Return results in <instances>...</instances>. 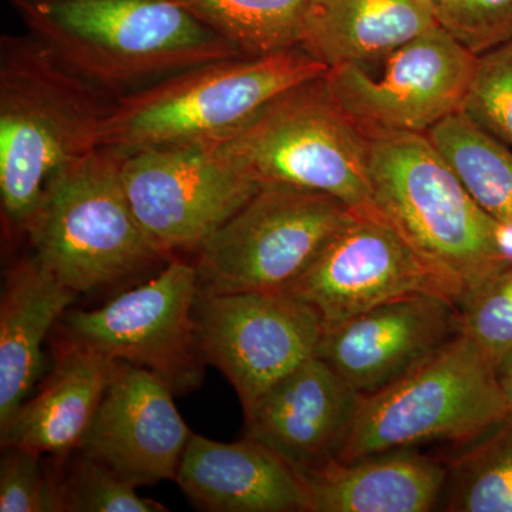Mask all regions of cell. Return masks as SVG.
<instances>
[{"mask_svg":"<svg viewBox=\"0 0 512 512\" xmlns=\"http://www.w3.org/2000/svg\"><path fill=\"white\" fill-rule=\"evenodd\" d=\"M113 103L29 32L0 37V208L8 237L26 235L57 173L100 147Z\"/></svg>","mask_w":512,"mask_h":512,"instance_id":"1","label":"cell"},{"mask_svg":"<svg viewBox=\"0 0 512 512\" xmlns=\"http://www.w3.org/2000/svg\"><path fill=\"white\" fill-rule=\"evenodd\" d=\"M70 70L113 99L191 67L244 57L168 0H6Z\"/></svg>","mask_w":512,"mask_h":512,"instance_id":"2","label":"cell"},{"mask_svg":"<svg viewBox=\"0 0 512 512\" xmlns=\"http://www.w3.org/2000/svg\"><path fill=\"white\" fill-rule=\"evenodd\" d=\"M367 133L373 204L457 286L461 301L512 262L507 229L471 197L427 134Z\"/></svg>","mask_w":512,"mask_h":512,"instance_id":"3","label":"cell"},{"mask_svg":"<svg viewBox=\"0 0 512 512\" xmlns=\"http://www.w3.org/2000/svg\"><path fill=\"white\" fill-rule=\"evenodd\" d=\"M328 70L299 46L191 67L114 99L100 147L127 154L218 143L285 90Z\"/></svg>","mask_w":512,"mask_h":512,"instance_id":"4","label":"cell"},{"mask_svg":"<svg viewBox=\"0 0 512 512\" xmlns=\"http://www.w3.org/2000/svg\"><path fill=\"white\" fill-rule=\"evenodd\" d=\"M121 154L99 147L47 184L26 237L63 285L87 293L170 261L148 237L124 190Z\"/></svg>","mask_w":512,"mask_h":512,"instance_id":"5","label":"cell"},{"mask_svg":"<svg viewBox=\"0 0 512 512\" xmlns=\"http://www.w3.org/2000/svg\"><path fill=\"white\" fill-rule=\"evenodd\" d=\"M510 413L493 360L460 332L412 372L359 396L338 460L431 441L464 446Z\"/></svg>","mask_w":512,"mask_h":512,"instance_id":"6","label":"cell"},{"mask_svg":"<svg viewBox=\"0 0 512 512\" xmlns=\"http://www.w3.org/2000/svg\"><path fill=\"white\" fill-rule=\"evenodd\" d=\"M218 146L261 185L322 192L353 208L373 202L369 133L325 76L285 90Z\"/></svg>","mask_w":512,"mask_h":512,"instance_id":"7","label":"cell"},{"mask_svg":"<svg viewBox=\"0 0 512 512\" xmlns=\"http://www.w3.org/2000/svg\"><path fill=\"white\" fill-rule=\"evenodd\" d=\"M322 192L262 185L195 254L198 293L286 291L348 220Z\"/></svg>","mask_w":512,"mask_h":512,"instance_id":"8","label":"cell"},{"mask_svg":"<svg viewBox=\"0 0 512 512\" xmlns=\"http://www.w3.org/2000/svg\"><path fill=\"white\" fill-rule=\"evenodd\" d=\"M477 56L440 25L372 59L325 74L330 93L366 131L427 134L466 104Z\"/></svg>","mask_w":512,"mask_h":512,"instance_id":"9","label":"cell"},{"mask_svg":"<svg viewBox=\"0 0 512 512\" xmlns=\"http://www.w3.org/2000/svg\"><path fill=\"white\" fill-rule=\"evenodd\" d=\"M120 154L131 208L148 237L170 258L197 252L262 187L218 143Z\"/></svg>","mask_w":512,"mask_h":512,"instance_id":"10","label":"cell"},{"mask_svg":"<svg viewBox=\"0 0 512 512\" xmlns=\"http://www.w3.org/2000/svg\"><path fill=\"white\" fill-rule=\"evenodd\" d=\"M197 298V268L173 258L156 278L101 308L67 313L64 336L157 373L175 394L190 393L200 386L205 365L195 326Z\"/></svg>","mask_w":512,"mask_h":512,"instance_id":"11","label":"cell"},{"mask_svg":"<svg viewBox=\"0 0 512 512\" xmlns=\"http://www.w3.org/2000/svg\"><path fill=\"white\" fill-rule=\"evenodd\" d=\"M285 292L335 325L382 303L433 293L461 301L453 282L416 251L375 204L352 208L312 265Z\"/></svg>","mask_w":512,"mask_h":512,"instance_id":"12","label":"cell"},{"mask_svg":"<svg viewBox=\"0 0 512 512\" xmlns=\"http://www.w3.org/2000/svg\"><path fill=\"white\" fill-rule=\"evenodd\" d=\"M198 345L247 410L258 397L316 357L323 320L292 293L201 295L195 302Z\"/></svg>","mask_w":512,"mask_h":512,"instance_id":"13","label":"cell"},{"mask_svg":"<svg viewBox=\"0 0 512 512\" xmlns=\"http://www.w3.org/2000/svg\"><path fill=\"white\" fill-rule=\"evenodd\" d=\"M458 333L456 302L414 293L323 326L316 356L365 396L412 372Z\"/></svg>","mask_w":512,"mask_h":512,"instance_id":"14","label":"cell"},{"mask_svg":"<svg viewBox=\"0 0 512 512\" xmlns=\"http://www.w3.org/2000/svg\"><path fill=\"white\" fill-rule=\"evenodd\" d=\"M174 394L157 373L120 362L77 450L134 487L175 481L192 431Z\"/></svg>","mask_w":512,"mask_h":512,"instance_id":"15","label":"cell"},{"mask_svg":"<svg viewBox=\"0 0 512 512\" xmlns=\"http://www.w3.org/2000/svg\"><path fill=\"white\" fill-rule=\"evenodd\" d=\"M359 396L325 360L313 357L244 410L245 437L305 473L339 457Z\"/></svg>","mask_w":512,"mask_h":512,"instance_id":"16","label":"cell"},{"mask_svg":"<svg viewBox=\"0 0 512 512\" xmlns=\"http://www.w3.org/2000/svg\"><path fill=\"white\" fill-rule=\"evenodd\" d=\"M175 481L204 511L311 512L302 473L249 437L220 443L192 433Z\"/></svg>","mask_w":512,"mask_h":512,"instance_id":"17","label":"cell"},{"mask_svg":"<svg viewBox=\"0 0 512 512\" xmlns=\"http://www.w3.org/2000/svg\"><path fill=\"white\" fill-rule=\"evenodd\" d=\"M120 362L64 338L40 392L0 429L3 448L64 457L79 448Z\"/></svg>","mask_w":512,"mask_h":512,"instance_id":"18","label":"cell"},{"mask_svg":"<svg viewBox=\"0 0 512 512\" xmlns=\"http://www.w3.org/2000/svg\"><path fill=\"white\" fill-rule=\"evenodd\" d=\"M311 512H429L444 495L447 466L412 448L342 461L302 473Z\"/></svg>","mask_w":512,"mask_h":512,"instance_id":"19","label":"cell"},{"mask_svg":"<svg viewBox=\"0 0 512 512\" xmlns=\"http://www.w3.org/2000/svg\"><path fill=\"white\" fill-rule=\"evenodd\" d=\"M77 295L35 256L6 272L0 302V429L28 399L42 370L43 340Z\"/></svg>","mask_w":512,"mask_h":512,"instance_id":"20","label":"cell"},{"mask_svg":"<svg viewBox=\"0 0 512 512\" xmlns=\"http://www.w3.org/2000/svg\"><path fill=\"white\" fill-rule=\"evenodd\" d=\"M437 25L430 0H309L298 46L330 69L383 55Z\"/></svg>","mask_w":512,"mask_h":512,"instance_id":"21","label":"cell"},{"mask_svg":"<svg viewBox=\"0 0 512 512\" xmlns=\"http://www.w3.org/2000/svg\"><path fill=\"white\" fill-rule=\"evenodd\" d=\"M427 137L477 204L512 232V148L463 111L431 128Z\"/></svg>","mask_w":512,"mask_h":512,"instance_id":"22","label":"cell"},{"mask_svg":"<svg viewBox=\"0 0 512 512\" xmlns=\"http://www.w3.org/2000/svg\"><path fill=\"white\" fill-rule=\"evenodd\" d=\"M224 37L244 57L298 47L309 0H168Z\"/></svg>","mask_w":512,"mask_h":512,"instance_id":"23","label":"cell"},{"mask_svg":"<svg viewBox=\"0 0 512 512\" xmlns=\"http://www.w3.org/2000/svg\"><path fill=\"white\" fill-rule=\"evenodd\" d=\"M446 463L444 510L512 512V412Z\"/></svg>","mask_w":512,"mask_h":512,"instance_id":"24","label":"cell"},{"mask_svg":"<svg viewBox=\"0 0 512 512\" xmlns=\"http://www.w3.org/2000/svg\"><path fill=\"white\" fill-rule=\"evenodd\" d=\"M59 485L64 511H168L164 504L140 497L136 491L137 487L84 454L74 460L69 474Z\"/></svg>","mask_w":512,"mask_h":512,"instance_id":"25","label":"cell"},{"mask_svg":"<svg viewBox=\"0 0 512 512\" xmlns=\"http://www.w3.org/2000/svg\"><path fill=\"white\" fill-rule=\"evenodd\" d=\"M458 313L460 332L470 336L497 366L512 349V262L468 293Z\"/></svg>","mask_w":512,"mask_h":512,"instance_id":"26","label":"cell"},{"mask_svg":"<svg viewBox=\"0 0 512 512\" xmlns=\"http://www.w3.org/2000/svg\"><path fill=\"white\" fill-rule=\"evenodd\" d=\"M463 113L512 148V39L477 56Z\"/></svg>","mask_w":512,"mask_h":512,"instance_id":"27","label":"cell"},{"mask_svg":"<svg viewBox=\"0 0 512 512\" xmlns=\"http://www.w3.org/2000/svg\"><path fill=\"white\" fill-rule=\"evenodd\" d=\"M437 23L476 56L512 39V0H433Z\"/></svg>","mask_w":512,"mask_h":512,"instance_id":"28","label":"cell"},{"mask_svg":"<svg viewBox=\"0 0 512 512\" xmlns=\"http://www.w3.org/2000/svg\"><path fill=\"white\" fill-rule=\"evenodd\" d=\"M0 463V511L62 512L60 485L47 476L40 454L20 448H5Z\"/></svg>","mask_w":512,"mask_h":512,"instance_id":"29","label":"cell"},{"mask_svg":"<svg viewBox=\"0 0 512 512\" xmlns=\"http://www.w3.org/2000/svg\"><path fill=\"white\" fill-rule=\"evenodd\" d=\"M495 370H497L498 383L512 412V349L498 362Z\"/></svg>","mask_w":512,"mask_h":512,"instance_id":"30","label":"cell"},{"mask_svg":"<svg viewBox=\"0 0 512 512\" xmlns=\"http://www.w3.org/2000/svg\"><path fill=\"white\" fill-rule=\"evenodd\" d=\"M430 2H433V0H430Z\"/></svg>","mask_w":512,"mask_h":512,"instance_id":"31","label":"cell"}]
</instances>
